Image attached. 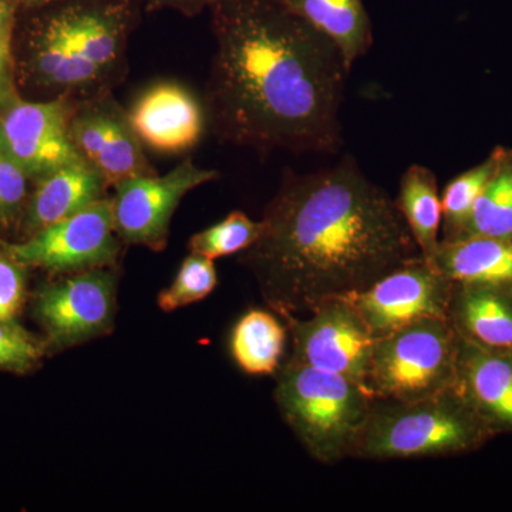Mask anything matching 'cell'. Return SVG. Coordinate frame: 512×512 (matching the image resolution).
Returning <instances> with one entry per match:
<instances>
[{
	"instance_id": "cell-22",
	"label": "cell",
	"mask_w": 512,
	"mask_h": 512,
	"mask_svg": "<svg viewBox=\"0 0 512 512\" xmlns=\"http://www.w3.org/2000/svg\"><path fill=\"white\" fill-rule=\"evenodd\" d=\"M504 147H497L491 151L490 156L483 163L457 175L448 183L446 190L441 195V229L443 239L453 241L463 235L474 205L484 191L485 185L497 171L498 165L504 156Z\"/></svg>"
},
{
	"instance_id": "cell-21",
	"label": "cell",
	"mask_w": 512,
	"mask_h": 512,
	"mask_svg": "<svg viewBox=\"0 0 512 512\" xmlns=\"http://www.w3.org/2000/svg\"><path fill=\"white\" fill-rule=\"evenodd\" d=\"M286 329L274 315L249 311L238 320L231 335V353L248 375H272L284 355Z\"/></svg>"
},
{
	"instance_id": "cell-25",
	"label": "cell",
	"mask_w": 512,
	"mask_h": 512,
	"mask_svg": "<svg viewBox=\"0 0 512 512\" xmlns=\"http://www.w3.org/2000/svg\"><path fill=\"white\" fill-rule=\"evenodd\" d=\"M218 284L214 262L207 256L192 254L185 258L173 285L158 295L161 311L174 312L207 298Z\"/></svg>"
},
{
	"instance_id": "cell-30",
	"label": "cell",
	"mask_w": 512,
	"mask_h": 512,
	"mask_svg": "<svg viewBox=\"0 0 512 512\" xmlns=\"http://www.w3.org/2000/svg\"><path fill=\"white\" fill-rule=\"evenodd\" d=\"M18 9V3L15 0H0V40L10 46H12Z\"/></svg>"
},
{
	"instance_id": "cell-31",
	"label": "cell",
	"mask_w": 512,
	"mask_h": 512,
	"mask_svg": "<svg viewBox=\"0 0 512 512\" xmlns=\"http://www.w3.org/2000/svg\"><path fill=\"white\" fill-rule=\"evenodd\" d=\"M15 74L0 73V110L9 106L12 101L18 99V92L15 87Z\"/></svg>"
},
{
	"instance_id": "cell-5",
	"label": "cell",
	"mask_w": 512,
	"mask_h": 512,
	"mask_svg": "<svg viewBox=\"0 0 512 512\" xmlns=\"http://www.w3.org/2000/svg\"><path fill=\"white\" fill-rule=\"evenodd\" d=\"M275 397L293 433L322 464L350 457L376 402L360 384L291 359L279 372Z\"/></svg>"
},
{
	"instance_id": "cell-2",
	"label": "cell",
	"mask_w": 512,
	"mask_h": 512,
	"mask_svg": "<svg viewBox=\"0 0 512 512\" xmlns=\"http://www.w3.org/2000/svg\"><path fill=\"white\" fill-rule=\"evenodd\" d=\"M261 221L244 262L286 319L365 291L421 255L396 201L350 156L316 173H286Z\"/></svg>"
},
{
	"instance_id": "cell-13",
	"label": "cell",
	"mask_w": 512,
	"mask_h": 512,
	"mask_svg": "<svg viewBox=\"0 0 512 512\" xmlns=\"http://www.w3.org/2000/svg\"><path fill=\"white\" fill-rule=\"evenodd\" d=\"M35 309L53 346L79 345L111 328L116 276L103 268L74 272L40 289Z\"/></svg>"
},
{
	"instance_id": "cell-16",
	"label": "cell",
	"mask_w": 512,
	"mask_h": 512,
	"mask_svg": "<svg viewBox=\"0 0 512 512\" xmlns=\"http://www.w3.org/2000/svg\"><path fill=\"white\" fill-rule=\"evenodd\" d=\"M35 183V191L23 211V225L29 237L103 200L109 187L84 160L57 168Z\"/></svg>"
},
{
	"instance_id": "cell-33",
	"label": "cell",
	"mask_w": 512,
	"mask_h": 512,
	"mask_svg": "<svg viewBox=\"0 0 512 512\" xmlns=\"http://www.w3.org/2000/svg\"><path fill=\"white\" fill-rule=\"evenodd\" d=\"M138 2H141V3H143V2H146V0H138Z\"/></svg>"
},
{
	"instance_id": "cell-14",
	"label": "cell",
	"mask_w": 512,
	"mask_h": 512,
	"mask_svg": "<svg viewBox=\"0 0 512 512\" xmlns=\"http://www.w3.org/2000/svg\"><path fill=\"white\" fill-rule=\"evenodd\" d=\"M128 117L144 147L171 156L197 146L207 123L197 97L175 82L148 87L128 110Z\"/></svg>"
},
{
	"instance_id": "cell-26",
	"label": "cell",
	"mask_w": 512,
	"mask_h": 512,
	"mask_svg": "<svg viewBox=\"0 0 512 512\" xmlns=\"http://www.w3.org/2000/svg\"><path fill=\"white\" fill-rule=\"evenodd\" d=\"M43 345L13 320H0V369L26 372L42 359Z\"/></svg>"
},
{
	"instance_id": "cell-1",
	"label": "cell",
	"mask_w": 512,
	"mask_h": 512,
	"mask_svg": "<svg viewBox=\"0 0 512 512\" xmlns=\"http://www.w3.org/2000/svg\"><path fill=\"white\" fill-rule=\"evenodd\" d=\"M211 16L212 133L261 151L335 153L350 73L338 47L276 0H225Z\"/></svg>"
},
{
	"instance_id": "cell-17",
	"label": "cell",
	"mask_w": 512,
	"mask_h": 512,
	"mask_svg": "<svg viewBox=\"0 0 512 512\" xmlns=\"http://www.w3.org/2000/svg\"><path fill=\"white\" fill-rule=\"evenodd\" d=\"M447 319L466 342L512 350V288L454 282Z\"/></svg>"
},
{
	"instance_id": "cell-4",
	"label": "cell",
	"mask_w": 512,
	"mask_h": 512,
	"mask_svg": "<svg viewBox=\"0 0 512 512\" xmlns=\"http://www.w3.org/2000/svg\"><path fill=\"white\" fill-rule=\"evenodd\" d=\"M495 439L456 389L416 402L376 400L350 457L362 460L458 456Z\"/></svg>"
},
{
	"instance_id": "cell-32",
	"label": "cell",
	"mask_w": 512,
	"mask_h": 512,
	"mask_svg": "<svg viewBox=\"0 0 512 512\" xmlns=\"http://www.w3.org/2000/svg\"><path fill=\"white\" fill-rule=\"evenodd\" d=\"M15 2L18 3L19 9L37 10L59 2V0H15Z\"/></svg>"
},
{
	"instance_id": "cell-15",
	"label": "cell",
	"mask_w": 512,
	"mask_h": 512,
	"mask_svg": "<svg viewBox=\"0 0 512 512\" xmlns=\"http://www.w3.org/2000/svg\"><path fill=\"white\" fill-rule=\"evenodd\" d=\"M454 389L495 437L512 434V350L484 349L460 339Z\"/></svg>"
},
{
	"instance_id": "cell-24",
	"label": "cell",
	"mask_w": 512,
	"mask_h": 512,
	"mask_svg": "<svg viewBox=\"0 0 512 512\" xmlns=\"http://www.w3.org/2000/svg\"><path fill=\"white\" fill-rule=\"evenodd\" d=\"M264 224L254 221L244 212L234 211L218 224L198 232L190 239L192 254L218 259L247 251L261 237Z\"/></svg>"
},
{
	"instance_id": "cell-11",
	"label": "cell",
	"mask_w": 512,
	"mask_h": 512,
	"mask_svg": "<svg viewBox=\"0 0 512 512\" xmlns=\"http://www.w3.org/2000/svg\"><path fill=\"white\" fill-rule=\"evenodd\" d=\"M70 137L77 153L114 187L138 175L156 174L144 153L128 111L113 92L77 99L70 116Z\"/></svg>"
},
{
	"instance_id": "cell-20",
	"label": "cell",
	"mask_w": 512,
	"mask_h": 512,
	"mask_svg": "<svg viewBox=\"0 0 512 512\" xmlns=\"http://www.w3.org/2000/svg\"><path fill=\"white\" fill-rule=\"evenodd\" d=\"M397 208L424 259L430 261L441 228V197L436 174L424 165L413 164L400 180Z\"/></svg>"
},
{
	"instance_id": "cell-18",
	"label": "cell",
	"mask_w": 512,
	"mask_h": 512,
	"mask_svg": "<svg viewBox=\"0 0 512 512\" xmlns=\"http://www.w3.org/2000/svg\"><path fill=\"white\" fill-rule=\"evenodd\" d=\"M429 262L456 284L512 288L511 238L441 239Z\"/></svg>"
},
{
	"instance_id": "cell-29",
	"label": "cell",
	"mask_w": 512,
	"mask_h": 512,
	"mask_svg": "<svg viewBox=\"0 0 512 512\" xmlns=\"http://www.w3.org/2000/svg\"><path fill=\"white\" fill-rule=\"evenodd\" d=\"M225 0H146L147 12H160V10H174L187 18L200 15L205 9H212Z\"/></svg>"
},
{
	"instance_id": "cell-7",
	"label": "cell",
	"mask_w": 512,
	"mask_h": 512,
	"mask_svg": "<svg viewBox=\"0 0 512 512\" xmlns=\"http://www.w3.org/2000/svg\"><path fill=\"white\" fill-rule=\"evenodd\" d=\"M119 239L113 202L103 198L25 241L5 245V254L26 268L74 274L113 265L120 254Z\"/></svg>"
},
{
	"instance_id": "cell-23",
	"label": "cell",
	"mask_w": 512,
	"mask_h": 512,
	"mask_svg": "<svg viewBox=\"0 0 512 512\" xmlns=\"http://www.w3.org/2000/svg\"><path fill=\"white\" fill-rule=\"evenodd\" d=\"M466 237L512 239V150L505 148L497 171L478 197L460 238Z\"/></svg>"
},
{
	"instance_id": "cell-27",
	"label": "cell",
	"mask_w": 512,
	"mask_h": 512,
	"mask_svg": "<svg viewBox=\"0 0 512 512\" xmlns=\"http://www.w3.org/2000/svg\"><path fill=\"white\" fill-rule=\"evenodd\" d=\"M30 178L20 165L0 147V221L9 225L18 220L28 204Z\"/></svg>"
},
{
	"instance_id": "cell-19",
	"label": "cell",
	"mask_w": 512,
	"mask_h": 512,
	"mask_svg": "<svg viewBox=\"0 0 512 512\" xmlns=\"http://www.w3.org/2000/svg\"><path fill=\"white\" fill-rule=\"evenodd\" d=\"M279 5L328 37L352 72L373 45L372 20L363 0H276Z\"/></svg>"
},
{
	"instance_id": "cell-9",
	"label": "cell",
	"mask_w": 512,
	"mask_h": 512,
	"mask_svg": "<svg viewBox=\"0 0 512 512\" xmlns=\"http://www.w3.org/2000/svg\"><path fill=\"white\" fill-rule=\"evenodd\" d=\"M218 178L215 170L198 167L191 157L164 175L127 178L114 185V225L127 244L163 251L171 220L188 192Z\"/></svg>"
},
{
	"instance_id": "cell-3",
	"label": "cell",
	"mask_w": 512,
	"mask_h": 512,
	"mask_svg": "<svg viewBox=\"0 0 512 512\" xmlns=\"http://www.w3.org/2000/svg\"><path fill=\"white\" fill-rule=\"evenodd\" d=\"M138 0H59L30 10L20 70L32 86L55 97L113 92L126 74L127 46Z\"/></svg>"
},
{
	"instance_id": "cell-28",
	"label": "cell",
	"mask_w": 512,
	"mask_h": 512,
	"mask_svg": "<svg viewBox=\"0 0 512 512\" xmlns=\"http://www.w3.org/2000/svg\"><path fill=\"white\" fill-rule=\"evenodd\" d=\"M26 266L8 254L0 255V320H13L26 296Z\"/></svg>"
},
{
	"instance_id": "cell-6",
	"label": "cell",
	"mask_w": 512,
	"mask_h": 512,
	"mask_svg": "<svg viewBox=\"0 0 512 512\" xmlns=\"http://www.w3.org/2000/svg\"><path fill=\"white\" fill-rule=\"evenodd\" d=\"M460 336L448 319L419 320L377 339L367 389L376 400L416 402L454 390Z\"/></svg>"
},
{
	"instance_id": "cell-12",
	"label": "cell",
	"mask_w": 512,
	"mask_h": 512,
	"mask_svg": "<svg viewBox=\"0 0 512 512\" xmlns=\"http://www.w3.org/2000/svg\"><path fill=\"white\" fill-rule=\"evenodd\" d=\"M77 99L15 101L0 110V147L20 165L30 181L83 160L70 137V116Z\"/></svg>"
},
{
	"instance_id": "cell-8",
	"label": "cell",
	"mask_w": 512,
	"mask_h": 512,
	"mask_svg": "<svg viewBox=\"0 0 512 512\" xmlns=\"http://www.w3.org/2000/svg\"><path fill=\"white\" fill-rule=\"evenodd\" d=\"M286 320L292 338L291 360L346 377L367 389L377 339L346 299L323 302L306 319Z\"/></svg>"
},
{
	"instance_id": "cell-10",
	"label": "cell",
	"mask_w": 512,
	"mask_h": 512,
	"mask_svg": "<svg viewBox=\"0 0 512 512\" xmlns=\"http://www.w3.org/2000/svg\"><path fill=\"white\" fill-rule=\"evenodd\" d=\"M454 282L423 256L394 269L365 291L345 296L376 339L423 319H447Z\"/></svg>"
}]
</instances>
